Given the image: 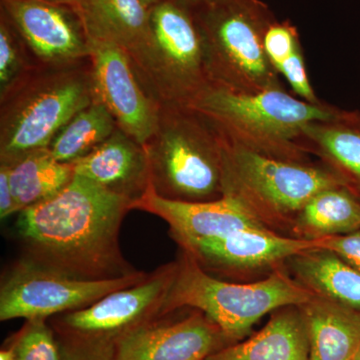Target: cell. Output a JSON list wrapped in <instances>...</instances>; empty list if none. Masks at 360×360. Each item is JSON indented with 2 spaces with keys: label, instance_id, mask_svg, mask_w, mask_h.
I'll return each mask as SVG.
<instances>
[{
  "label": "cell",
  "instance_id": "4316f807",
  "mask_svg": "<svg viewBox=\"0 0 360 360\" xmlns=\"http://www.w3.org/2000/svg\"><path fill=\"white\" fill-rule=\"evenodd\" d=\"M302 46L297 28L290 20H276L265 32V52L276 72L286 59Z\"/></svg>",
  "mask_w": 360,
  "mask_h": 360
},
{
  "label": "cell",
  "instance_id": "ba28073f",
  "mask_svg": "<svg viewBox=\"0 0 360 360\" xmlns=\"http://www.w3.org/2000/svg\"><path fill=\"white\" fill-rule=\"evenodd\" d=\"M177 266V260L162 265L141 283L85 309L58 315L54 328L63 340V355L72 360H108L123 338L160 319Z\"/></svg>",
  "mask_w": 360,
  "mask_h": 360
},
{
  "label": "cell",
  "instance_id": "30bf717a",
  "mask_svg": "<svg viewBox=\"0 0 360 360\" xmlns=\"http://www.w3.org/2000/svg\"><path fill=\"white\" fill-rule=\"evenodd\" d=\"M148 272L108 281H85L21 257L1 277L0 321L49 317L85 309L104 296L141 283Z\"/></svg>",
  "mask_w": 360,
  "mask_h": 360
},
{
  "label": "cell",
  "instance_id": "cb8c5ba5",
  "mask_svg": "<svg viewBox=\"0 0 360 360\" xmlns=\"http://www.w3.org/2000/svg\"><path fill=\"white\" fill-rule=\"evenodd\" d=\"M116 129L117 124L110 111L94 99L71 118L54 137L49 149L56 160L73 163L108 141Z\"/></svg>",
  "mask_w": 360,
  "mask_h": 360
},
{
  "label": "cell",
  "instance_id": "e0dca14e",
  "mask_svg": "<svg viewBox=\"0 0 360 360\" xmlns=\"http://www.w3.org/2000/svg\"><path fill=\"white\" fill-rule=\"evenodd\" d=\"M71 165L75 174L129 198L132 205L151 184L146 148L118 127L101 146Z\"/></svg>",
  "mask_w": 360,
  "mask_h": 360
},
{
  "label": "cell",
  "instance_id": "52a82bcc",
  "mask_svg": "<svg viewBox=\"0 0 360 360\" xmlns=\"http://www.w3.org/2000/svg\"><path fill=\"white\" fill-rule=\"evenodd\" d=\"M202 35L210 84L239 92L283 87L264 49L276 20L262 0H221L193 11Z\"/></svg>",
  "mask_w": 360,
  "mask_h": 360
},
{
  "label": "cell",
  "instance_id": "8992f818",
  "mask_svg": "<svg viewBox=\"0 0 360 360\" xmlns=\"http://www.w3.org/2000/svg\"><path fill=\"white\" fill-rule=\"evenodd\" d=\"M144 148L158 195L177 201L222 198L219 134L198 111L160 103L155 134Z\"/></svg>",
  "mask_w": 360,
  "mask_h": 360
},
{
  "label": "cell",
  "instance_id": "4fadbf2b",
  "mask_svg": "<svg viewBox=\"0 0 360 360\" xmlns=\"http://www.w3.org/2000/svg\"><path fill=\"white\" fill-rule=\"evenodd\" d=\"M0 11L39 65H68L89 59V39L75 7L42 0H0Z\"/></svg>",
  "mask_w": 360,
  "mask_h": 360
},
{
  "label": "cell",
  "instance_id": "d6986e66",
  "mask_svg": "<svg viewBox=\"0 0 360 360\" xmlns=\"http://www.w3.org/2000/svg\"><path fill=\"white\" fill-rule=\"evenodd\" d=\"M298 307L309 360H354L360 345V311L315 295Z\"/></svg>",
  "mask_w": 360,
  "mask_h": 360
},
{
  "label": "cell",
  "instance_id": "277c9868",
  "mask_svg": "<svg viewBox=\"0 0 360 360\" xmlns=\"http://www.w3.org/2000/svg\"><path fill=\"white\" fill-rule=\"evenodd\" d=\"M94 101L90 59L37 65L0 98V163L11 167L49 148L71 118Z\"/></svg>",
  "mask_w": 360,
  "mask_h": 360
},
{
  "label": "cell",
  "instance_id": "ffe728a7",
  "mask_svg": "<svg viewBox=\"0 0 360 360\" xmlns=\"http://www.w3.org/2000/svg\"><path fill=\"white\" fill-rule=\"evenodd\" d=\"M205 360H309V338L300 307L276 310L262 330Z\"/></svg>",
  "mask_w": 360,
  "mask_h": 360
},
{
  "label": "cell",
  "instance_id": "e575fe53",
  "mask_svg": "<svg viewBox=\"0 0 360 360\" xmlns=\"http://www.w3.org/2000/svg\"><path fill=\"white\" fill-rule=\"evenodd\" d=\"M354 360H360V345L359 350H357L356 355H355Z\"/></svg>",
  "mask_w": 360,
  "mask_h": 360
},
{
  "label": "cell",
  "instance_id": "5b68a950",
  "mask_svg": "<svg viewBox=\"0 0 360 360\" xmlns=\"http://www.w3.org/2000/svg\"><path fill=\"white\" fill-rule=\"evenodd\" d=\"M160 317L179 309L202 312L227 341L243 340L264 315L286 307H300L314 296L281 266L252 283H229L213 276L182 252Z\"/></svg>",
  "mask_w": 360,
  "mask_h": 360
},
{
  "label": "cell",
  "instance_id": "8fae6325",
  "mask_svg": "<svg viewBox=\"0 0 360 360\" xmlns=\"http://www.w3.org/2000/svg\"><path fill=\"white\" fill-rule=\"evenodd\" d=\"M89 44L94 99L108 108L118 129L144 146L155 134L160 101L146 89L124 51L105 42Z\"/></svg>",
  "mask_w": 360,
  "mask_h": 360
},
{
  "label": "cell",
  "instance_id": "484cf974",
  "mask_svg": "<svg viewBox=\"0 0 360 360\" xmlns=\"http://www.w3.org/2000/svg\"><path fill=\"white\" fill-rule=\"evenodd\" d=\"M45 321H27L14 338L15 360H65L58 340Z\"/></svg>",
  "mask_w": 360,
  "mask_h": 360
},
{
  "label": "cell",
  "instance_id": "9c48e42d",
  "mask_svg": "<svg viewBox=\"0 0 360 360\" xmlns=\"http://www.w3.org/2000/svg\"><path fill=\"white\" fill-rule=\"evenodd\" d=\"M153 45L144 85L160 103L186 105L210 85L193 11L174 0L149 8Z\"/></svg>",
  "mask_w": 360,
  "mask_h": 360
},
{
  "label": "cell",
  "instance_id": "83f0119b",
  "mask_svg": "<svg viewBox=\"0 0 360 360\" xmlns=\"http://www.w3.org/2000/svg\"><path fill=\"white\" fill-rule=\"evenodd\" d=\"M277 73L279 77L285 78L295 96L310 103H321L310 82L302 46L293 52L290 58L286 59L285 63L277 70Z\"/></svg>",
  "mask_w": 360,
  "mask_h": 360
},
{
  "label": "cell",
  "instance_id": "ac0fdd59",
  "mask_svg": "<svg viewBox=\"0 0 360 360\" xmlns=\"http://www.w3.org/2000/svg\"><path fill=\"white\" fill-rule=\"evenodd\" d=\"M302 143L360 198V112L340 110L328 120L310 123Z\"/></svg>",
  "mask_w": 360,
  "mask_h": 360
},
{
  "label": "cell",
  "instance_id": "9a60e30c",
  "mask_svg": "<svg viewBox=\"0 0 360 360\" xmlns=\"http://www.w3.org/2000/svg\"><path fill=\"white\" fill-rule=\"evenodd\" d=\"M134 210L165 220L177 245L225 236L240 229H266L240 203L227 196L210 201L167 200L158 195L151 184L144 195L135 201Z\"/></svg>",
  "mask_w": 360,
  "mask_h": 360
},
{
  "label": "cell",
  "instance_id": "1f68e13d",
  "mask_svg": "<svg viewBox=\"0 0 360 360\" xmlns=\"http://www.w3.org/2000/svg\"><path fill=\"white\" fill-rule=\"evenodd\" d=\"M0 360H15V345L14 341L8 347L2 348L0 352Z\"/></svg>",
  "mask_w": 360,
  "mask_h": 360
},
{
  "label": "cell",
  "instance_id": "d4e9b609",
  "mask_svg": "<svg viewBox=\"0 0 360 360\" xmlns=\"http://www.w3.org/2000/svg\"><path fill=\"white\" fill-rule=\"evenodd\" d=\"M39 65L6 14L0 11V98Z\"/></svg>",
  "mask_w": 360,
  "mask_h": 360
},
{
  "label": "cell",
  "instance_id": "4dcf8cb0",
  "mask_svg": "<svg viewBox=\"0 0 360 360\" xmlns=\"http://www.w3.org/2000/svg\"><path fill=\"white\" fill-rule=\"evenodd\" d=\"M174 1L179 2L181 6H186L193 11L200 8V7L210 6V4L221 1V0H174Z\"/></svg>",
  "mask_w": 360,
  "mask_h": 360
},
{
  "label": "cell",
  "instance_id": "f1b7e54d",
  "mask_svg": "<svg viewBox=\"0 0 360 360\" xmlns=\"http://www.w3.org/2000/svg\"><path fill=\"white\" fill-rule=\"evenodd\" d=\"M319 241V248H326L360 271V229L345 236H328Z\"/></svg>",
  "mask_w": 360,
  "mask_h": 360
},
{
  "label": "cell",
  "instance_id": "5bb4252c",
  "mask_svg": "<svg viewBox=\"0 0 360 360\" xmlns=\"http://www.w3.org/2000/svg\"><path fill=\"white\" fill-rule=\"evenodd\" d=\"M167 317L123 338L108 360H205L227 342L220 329L198 310L175 321Z\"/></svg>",
  "mask_w": 360,
  "mask_h": 360
},
{
  "label": "cell",
  "instance_id": "3957f363",
  "mask_svg": "<svg viewBox=\"0 0 360 360\" xmlns=\"http://www.w3.org/2000/svg\"><path fill=\"white\" fill-rule=\"evenodd\" d=\"M219 134L222 196L238 201L270 231L290 236L296 215L310 198L329 187L345 186L321 161L274 158Z\"/></svg>",
  "mask_w": 360,
  "mask_h": 360
},
{
  "label": "cell",
  "instance_id": "44dd1931",
  "mask_svg": "<svg viewBox=\"0 0 360 360\" xmlns=\"http://www.w3.org/2000/svg\"><path fill=\"white\" fill-rule=\"evenodd\" d=\"M284 267L312 295L360 311V271L333 251L319 248L302 251Z\"/></svg>",
  "mask_w": 360,
  "mask_h": 360
},
{
  "label": "cell",
  "instance_id": "836d02e7",
  "mask_svg": "<svg viewBox=\"0 0 360 360\" xmlns=\"http://www.w3.org/2000/svg\"><path fill=\"white\" fill-rule=\"evenodd\" d=\"M141 1L148 8H150V7L155 6V4H160L162 0H141Z\"/></svg>",
  "mask_w": 360,
  "mask_h": 360
},
{
  "label": "cell",
  "instance_id": "7c38bea8",
  "mask_svg": "<svg viewBox=\"0 0 360 360\" xmlns=\"http://www.w3.org/2000/svg\"><path fill=\"white\" fill-rule=\"evenodd\" d=\"M179 246L208 274L224 276L272 272L298 253L319 248L317 240L296 238L267 229H240Z\"/></svg>",
  "mask_w": 360,
  "mask_h": 360
},
{
  "label": "cell",
  "instance_id": "603a6c76",
  "mask_svg": "<svg viewBox=\"0 0 360 360\" xmlns=\"http://www.w3.org/2000/svg\"><path fill=\"white\" fill-rule=\"evenodd\" d=\"M73 176L72 165L56 160L49 148L21 158L9 167V179L18 212L51 200L70 184Z\"/></svg>",
  "mask_w": 360,
  "mask_h": 360
},
{
  "label": "cell",
  "instance_id": "6da1fadb",
  "mask_svg": "<svg viewBox=\"0 0 360 360\" xmlns=\"http://www.w3.org/2000/svg\"><path fill=\"white\" fill-rule=\"evenodd\" d=\"M132 201L75 174L51 200L18 213L23 257L85 281L136 274L123 257L120 229Z\"/></svg>",
  "mask_w": 360,
  "mask_h": 360
},
{
  "label": "cell",
  "instance_id": "7402d4cb",
  "mask_svg": "<svg viewBox=\"0 0 360 360\" xmlns=\"http://www.w3.org/2000/svg\"><path fill=\"white\" fill-rule=\"evenodd\" d=\"M360 229V198L345 186L323 189L296 215L290 236L316 240Z\"/></svg>",
  "mask_w": 360,
  "mask_h": 360
},
{
  "label": "cell",
  "instance_id": "d6a6232c",
  "mask_svg": "<svg viewBox=\"0 0 360 360\" xmlns=\"http://www.w3.org/2000/svg\"><path fill=\"white\" fill-rule=\"evenodd\" d=\"M42 1L51 2V4H65V6H75L82 0H42Z\"/></svg>",
  "mask_w": 360,
  "mask_h": 360
},
{
  "label": "cell",
  "instance_id": "f546056e",
  "mask_svg": "<svg viewBox=\"0 0 360 360\" xmlns=\"http://www.w3.org/2000/svg\"><path fill=\"white\" fill-rule=\"evenodd\" d=\"M18 212H20L9 179V167L0 163V217L6 219Z\"/></svg>",
  "mask_w": 360,
  "mask_h": 360
},
{
  "label": "cell",
  "instance_id": "d590c367",
  "mask_svg": "<svg viewBox=\"0 0 360 360\" xmlns=\"http://www.w3.org/2000/svg\"><path fill=\"white\" fill-rule=\"evenodd\" d=\"M65 360H70V359H68V357L65 356Z\"/></svg>",
  "mask_w": 360,
  "mask_h": 360
},
{
  "label": "cell",
  "instance_id": "7a4b0ae2",
  "mask_svg": "<svg viewBox=\"0 0 360 360\" xmlns=\"http://www.w3.org/2000/svg\"><path fill=\"white\" fill-rule=\"evenodd\" d=\"M188 106L205 116L225 139L257 153L293 160H309L302 143L305 127L340 110L323 101L307 103L284 87L239 92L213 84Z\"/></svg>",
  "mask_w": 360,
  "mask_h": 360
},
{
  "label": "cell",
  "instance_id": "2e32d148",
  "mask_svg": "<svg viewBox=\"0 0 360 360\" xmlns=\"http://www.w3.org/2000/svg\"><path fill=\"white\" fill-rule=\"evenodd\" d=\"M77 9L91 41L115 45L144 84L153 45L149 8L141 0H82Z\"/></svg>",
  "mask_w": 360,
  "mask_h": 360
}]
</instances>
